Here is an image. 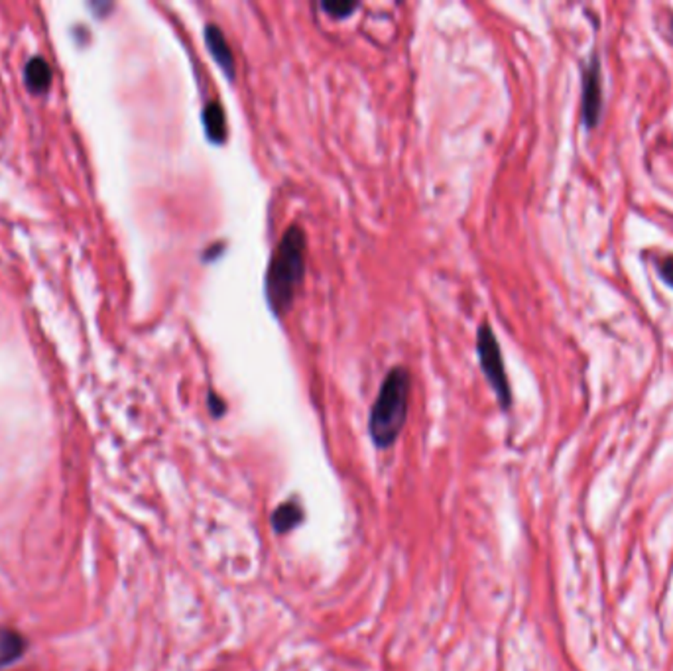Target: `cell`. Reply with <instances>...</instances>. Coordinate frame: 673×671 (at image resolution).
Segmentation results:
<instances>
[{"label":"cell","instance_id":"obj_1","mask_svg":"<svg viewBox=\"0 0 673 671\" xmlns=\"http://www.w3.org/2000/svg\"><path fill=\"white\" fill-rule=\"evenodd\" d=\"M305 250L308 239L300 225L285 229L276 250H274L267 278H264V293L270 311L282 319L292 309L295 293H298L305 276Z\"/></svg>","mask_w":673,"mask_h":671},{"label":"cell","instance_id":"obj_2","mask_svg":"<svg viewBox=\"0 0 673 671\" xmlns=\"http://www.w3.org/2000/svg\"><path fill=\"white\" fill-rule=\"evenodd\" d=\"M410 388L412 376L404 366H394L386 374L369 418L371 440L379 449H389L400 437L407 418Z\"/></svg>","mask_w":673,"mask_h":671},{"label":"cell","instance_id":"obj_3","mask_svg":"<svg viewBox=\"0 0 673 671\" xmlns=\"http://www.w3.org/2000/svg\"><path fill=\"white\" fill-rule=\"evenodd\" d=\"M476 353L478 361H481V369L486 376L488 384L493 386V390L501 404L503 410H508L512 405V394H510V384L508 376L504 370V361L501 347L494 337V331L488 323H483L476 333Z\"/></svg>","mask_w":673,"mask_h":671},{"label":"cell","instance_id":"obj_4","mask_svg":"<svg viewBox=\"0 0 673 671\" xmlns=\"http://www.w3.org/2000/svg\"><path fill=\"white\" fill-rule=\"evenodd\" d=\"M581 117L583 125L593 130L603 113V74H600L599 54H593L589 64L583 67V79H581Z\"/></svg>","mask_w":673,"mask_h":671},{"label":"cell","instance_id":"obj_5","mask_svg":"<svg viewBox=\"0 0 673 671\" xmlns=\"http://www.w3.org/2000/svg\"><path fill=\"white\" fill-rule=\"evenodd\" d=\"M205 46L209 49V54L215 59V64L221 67V71L229 79H234L237 71H234V56L232 49L224 38L223 30L217 24H207L205 26Z\"/></svg>","mask_w":673,"mask_h":671},{"label":"cell","instance_id":"obj_6","mask_svg":"<svg viewBox=\"0 0 673 671\" xmlns=\"http://www.w3.org/2000/svg\"><path fill=\"white\" fill-rule=\"evenodd\" d=\"M28 640L13 626H0V669L13 666L24 656Z\"/></svg>","mask_w":673,"mask_h":671},{"label":"cell","instance_id":"obj_7","mask_svg":"<svg viewBox=\"0 0 673 671\" xmlns=\"http://www.w3.org/2000/svg\"><path fill=\"white\" fill-rule=\"evenodd\" d=\"M203 125H205L207 138L213 144H223L227 138V118H224V110L219 100H211L203 109Z\"/></svg>","mask_w":673,"mask_h":671},{"label":"cell","instance_id":"obj_8","mask_svg":"<svg viewBox=\"0 0 673 671\" xmlns=\"http://www.w3.org/2000/svg\"><path fill=\"white\" fill-rule=\"evenodd\" d=\"M302 522H303V508L295 501H288L280 504L272 514V527L278 536L295 530V527H298Z\"/></svg>","mask_w":673,"mask_h":671},{"label":"cell","instance_id":"obj_9","mask_svg":"<svg viewBox=\"0 0 673 671\" xmlns=\"http://www.w3.org/2000/svg\"><path fill=\"white\" fill-rule=\"evenodd\" d=\"M26 83L34 93H46L52 85V67L44 57H32L26 65Z\"/></svg>","mask_w":673,"mask_h":671},{"label":"cell","instance_id":"obj_10","mask_svg":"<svg viewBox=\"0 0 673 671\" xmlns=\"http://www.w3.org/2000/svg\"><path fill=\"white\" fill-rule=\"evenodd\" d=\"M321 8L328 13L329 16H335V18H346L349 14H353L356 8H359V4L356 3H323Z\"/></svg>","mask_w":673,"mask_h":671},{"label":"cell","instance_id":"obj_11","mask_svg":"<svg viewBox=\"0 0 673 671\" xmlns=\"http://www.w3.org/2000/svg\"><path fill=\"white\" fill-rule=\"evenodd\" d=\"M658 274L669 288H673V254H668V257H661L658 260Z\"/></svg>","mask_w":673,"mask_h":671},{"label":"cell","instance_id":"obj_12","mask_svg":"<svg viewBox=\"0 0 673 671\" xmlns=\"http://www.w3.org/2000/svg\"><path fill=\"white\" fill-rule=\"evenodd\" d=\"M224 410H227V404H224L217 394H209V412L213 418H221V415L224 414Z\"/></svg>","mask_w":673,"mask_h":671}]
</instances>
